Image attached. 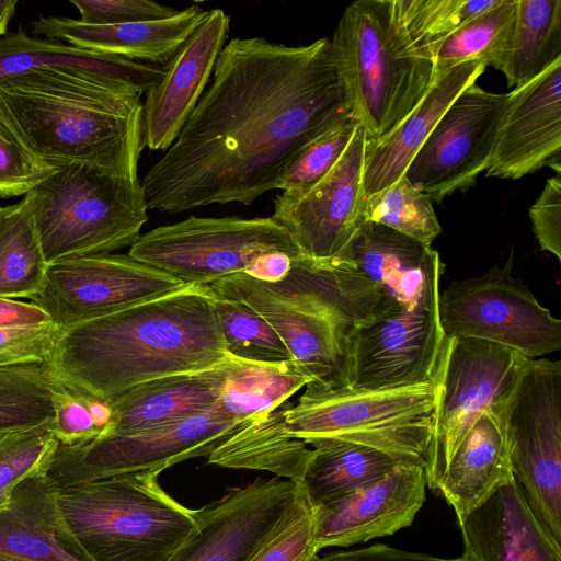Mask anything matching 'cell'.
Wrapping results in <instances>:
<instances>
[{"mask_svg": "<svg viewBox=\"0 0 561 561\" xmlns=\"http://www.w3.org/2000/svg\"><path fill=\"white\" fill-rule=\"evenodd\" d=\"M486 65L469 61L435 75L434 82L413 111L388 135L366 140L363 197L375 194L404 175L439 117L453 101L484 72Z\"/></svg>", "mask_w": 561, "mask_h": 561, "instance_id": "d4e9b609", "label": "cell"}, {"mask_svg": "<svg viewBox=\"0 0 561 561\" xmlns=\"http://www.w3.org/2000/svg\"><path fill=\"white\" fill-rule=\"evenodd\" d=\"M512 478L503 430L496 416L485 412L454 453L437 493L454 508L458 519Z\"/></svg>", "mask_w": 561, "mask_h": 561, "instance_id": "f1b7e54d", "label": "cell"}, {"mask_svg": "<svg viewBox=\"0 0 561 561\" xmlns=\"http://www.w3.org/2000/svg\"><path fill=\"white\" fill-rule=\"evenodd\" d=\"M330 46L347 105L370 141L391 133L435 79L433 60L413 51L398 31L390 0L351 3Z\"/></svg>", "mask_w": 561, "mask_h": 561, "instance_id": "5b68a950", "label": "cell"}, {"mask_svg": "<svg viewBox=\"0 0 561 561\" xmlns=\"http://www.w3.org/2000/svg\"><path fill=\"white\" fill-rule=\"evenodd\" d=\"M186 285L128 254H98L48 264L31 302L67 328L173 294Z\"/></svg>", "mask_w": 561, "mask_h": 561, "instance_id": "5bb4252c", "label": "cell"}, {"mask_svg": "<svg viewBox=\"0 0 561 561\" xmlns=\"http://www.w3.org/2000/svg\"><path fill=\"white\" fill-rule=\"evenodd\" d=\"M561 58V1L517 0L512 34L494 68L518 88Z\"/></svg>", "mask_w": 561, "mask_h": 561, "instance_id": "d6a6232c", "label": "cell"}, {"mask_svg": "<svg viewBox=\"0 0 561 561\" xmlns=\"http://www.w3.org/2000/svg\"><path fill=\"white\" fill-rule=\"evenodd\" d=\"M214 306L229 356L254 363L293 362L272 325L242 301L215 295Z\"/></svg>", "mask_w": 561, "mask_h": 561, "instance_id": "74e56055", "label": "cell"}, {"mask_svg": "<svg viewBox=\"0 0 561 561\" xmlns=\"http://www.w3.org/2000/svg\"><path fill=\"white\" fill-rule=\"evenodd\" d=\"M55 386L45 364L0 365V433L49 428Z\"/></svg>", "mask_w": 561, "mask_h": 561, "instance_id": "8d00e7d4", "label": "cell"}, {"mask_svg": "<svg viewBox=\"0 0 561 561\" xmlns=\"http://www.w3.org/2000/svg\"><path fill=\"white\" fill-rule=\"evenodd\" d=\"M268 252L301 255L271 217L190 216L140 234L128 255L185 285H209L234 273H245L259 255Z\"/></svg>", "mask_w": 561, "mask_h": 561, "instance_id": "9c48e42d", "label": "cell"}, {"mask_svg": "<svg viewBox=\"0 0 561 561\" xmlns=\"http://www.w3.org/2000/svg\"><path fill=\"white\" fill-rule=\"evenodd\" d=\"M305 387L296 404L283 405L290 437L306 445L314 439L360 444L425 465L437 381L389 390L333 389L316 382Z\"/></svg>", "mask_w": 561, "mask_h": 561, "instance_id": "52a82bcc", "label": "cell"}, {"mask_svg": "<svg viewBox=\"0 0 561 561\" xmlns=\"http://www.w3.org/2000/svg\"><path fill=\"white\" fill-rule=\"evenodd\" d=\"M16 0H0V38L7 35L8 25L16 10Z\"/></svg>", "mask_w": 561, "mask_h": 561, "instance_id": "816d5d0a", "label": "cell"}, {"mask_svg": "<svg viewBox=\"0 0 561 561\" xmlns=\"http://www.w3.org/2000/svg\"><path fill=\"white\" fill-rule=\"evenodd\" d=\"M360 219L389 227L431 247L442 228L432 201L403 175L394 184L363 199Z\"/></svg>", "mask_w": 561, "mask_h": 561, "instance_id": "f35d334b", "label": "cell"}, {"mask_svg": "<svg viewBox=\"0 0 561 561\" xmlns=\"http://www.w3.org/2000/svg\"><path fill=\"white\" fill-rule=\"evenodd\" d=\"M511 92L466 88L437 121L404 176L431 201L465 191L485 171Z\"/></svg>", "mask_w": 561, "mask_h": 561, "instance_id": "2e32d148", "label": "cell"}, {"mask_svg": "<svg viewBox=\"0 0 561 561\" xmlns=\"http://www.w3.org/2000/svg\"><path fill=\"white\" fill-rule=\"evenodd\" d=\"M60 331L53 321L0 328V365L46 364Z\"/></svg>", "mask_w": 561, "mask_h": 561, "instance_id": "f6af8a7d", "label": "cell"}, {"mask_svg": "<svg viewBox=\"0 0 561 561\" xmlns=\"http://www.w3.org/2000/svg\"><path fill=\"white\" fill-rule=\"evenodd\" d=\"M426 486L424 463L402 465L344 497L312 506L318 550L363 543L410 526Z\"/></svg>", "mask_w": 561, "mask_h": 561, "instance_id": "ffe728a7", "label": "cell"}, {"mask_svg": "<svg viewBox=\"0 0 561 561\" xmlns=\"http://www.w3.org/2000/svg\"><path fill=\"white\" fill-rule=\"evenodd\" d=\"M208 11L198 4L157 21L93 25L70 18L42 16L33 32L69 45L136 62L165 66Z\"/></svg>", "mask_w": 561, "mask_h": 561, "instance_id": "603a6c76", "label": "cell"}, {"mask_svg": "<svg viewBox=\"0 0 561 561\" xmlns=\"http://www.w3.org/2000/svg\"><path fill=\"white\" fill-rule=\"evenodd\" d=\"M55 382L48 430L58 443L79 445L105 435L112 422L111 402Z\"/></svg>", "mask_w": 561, "mask_h": 561, "instance_id": "60d3db41", "label": "cell"}, {"mask_svg": "<svg viewBox=\"0 0 561 561\" xmlns=\"http://www.w3.org/2000/svg\"><path fill=\"white\" fill-rule=\"evenodd\" d=\"M316 561H467L462 556L454 559L438 558L421 552L407 551L377 543L365 548L335 551Z\"/></svg>", "mask_w": 561, "mask_h": 561, "instance_id": "c3c4849f", "label": "cell"}, {"mask_svg": "<svg viewBox=\"0 0 561 561\" xmlns=\"http://www.w3.org/2000/svg\"><path fill=\"white\" fill-rule=\"evenodd\" d=\"M390 1L394 24L410 48L433 60L435 49L446 37L500 0Z\"/></svg>", "mask_w": 561, "mask_h": 561, "instance_id": "d590c367", "label": "cell"}, {"mask_svg": "<svg viewBox=\"0 0 561 561\" xmlns=\"http://www.w3.org/2000/svg\"><path fill=\"white\" fill-rule=\"evenodd\" d=\"M250 421H224L210 409L148 432L106 435L79 445L58 443L45 473L59 489L124 473L163 471L183 460L209 456Z\"/></svg>", "mask_w": 561, "mask_h": 561, "instance_id": "4fadbf2b", "label": "cell"}, {"mask_svg": "<svg viewBox=\"0 0 561 561\" xmlns=\"http://www.w3.org/2000/svg\"><path fill=\"white\" fill-rule=\"evenodd\" d=\"M318 552L314 511L298 485L293 505L250 561H316Z\"/></svg>", "mask_w": 561, "mask_h": 561, "instance_id": "7bdbcfd3", "label": "cell"}, {"mask_svg": "<svg viewBox=\"0 0 561 561\" xmlns=\"http://www.w3.org/2000/svg\"><path fill=\"white\" fill-rule=\"evenodd\" d=\"M56 170L57 167L26 149L0 123V197L25 196Z\"/></svg>", "mask_w": 561, "mask_h": 561, "instance_id": "ee69618b", "label": "cell"}, {"mask_svg": "<svg viewBox=\"0 0 561 561\" xmlns=\"http://www.w3.org/2000/svg\"><path fill=\"white\" fill-rule=\"evenodd\" d=\"M0 561H91L68 536L45 472L21 481L0 513Z\"/></svg>", "mask_w": 561, "mask_h": 561, "instance_id": "4316f807", "label": "cell"}, {"mask_svg": "<svg viewBox=\"0 0 561 561\" xmlns=\"http://www.w3.org/2000/svg\"><path fill=\"white\" fill-rule=\"evenodd\" d=\"M310 381L294 362L264 364L230 356L225 387L211 410L224 421H250L277 410Z\"/></svg>", "mask_w": 561, "mask_h": 561, "instance_id": "1f68e13d", "label": "cell"}, {"mask_svg": "<svg viewBox=\"0 0 561 561\" xmlns=\"http://www.w3.org/2000/svg\"><path fill=\"white\" fill-rule=\"evenodd\" d=\"M208 286L215 295L242 301L261 314L310 382L333 389L350 387L352 334L313 301L241 272Z\"/></svg>", "mask_w": 561, "mask_h": 561, "instance_id": "9a60e30c", "label": "cell"}, {"mask_svg": "<svg viewBox=\"0 0 561 561\" xmlns=\"http://www.w3.org/2000/svg\"><path fill=\"white\" fill-rule=\"evenodd\" d=\"M80 21L93 25H114L164 20L181 10L150 0H70Z\"/></svg>", "mask_w": 561, "mask_h": 561, "instance_id": "bcb514c9", "label": "cell"}, {"mask_svg": "<svg viewBox=\"0 0 561 561\" xmlns=\"http://www.w3.org/2000/svg\"><path fill=\"white\" fill-rule=\"evenodd\" d=\"M38 68L83 70L141 95L164 76V66L136 62L58 39L32 37L22 28L0 38V79Z\"/></svg>", "mask_w": 561, "mask_h": 561, "instance_id": "83f0119b", "label": "cell"}, {"mask_svg": "<svg viewBox=\"0 0 561 561\" xmlns=\"http://www.w3.org/2000/svg\"><path fill=\"white\" fill-rule=\"evenodd\" d=\"M298 485L313 507L344 497L412 462L374 447L333 439H314Z\"/></svg>", "mask_w": 561, "mask_h": 561, "instance_id": "f546056e", "label": "cell"}, {"mask_svg": "<svg viewBox=\"0 0 561 561\" xmlns=\"http://www.w3.org/2000/svg\"><path fill=\"white\" fill-rule=\"evenodd\" d=\"M208 285L62 328L45 364L59 385L108 402L160 377L229 358Z\"/></svg>", "mask_w": 561, "mask_h": 561, "instance_id": "7a4b0ae2", "label": "cell"}, {"mask_svg": "<svg viewBox=\"0 0 561 561\" xmlns=\"http://www.w3.org/2000/svg\"><path fill=\"white\" fill-rule=\"evenodd\" d=\"M141 94L91 72L38 68L0 79V123L38 158L140 184Z\"/></svg>", "mask_w": 561, "mask_h": 561, "instance_id": "3957f363", "label": "cell"}, {"mask_svg": "<svg viewBox=\"0 0 561 561\" xmlns=\"http://www.w3.org/2000/svg\"><path fill=\"white\" fill-rule=\"evenodd\" d=\"M47 266L28 197L0 207V298L38 294Z\"/></svg>", "mask_w": 561, "mask_h": 561, "instance_id": "836d02e7", "label": "cell"}, {"mask_svg": "<svg viewBox=\"0 0 561 561\" xmlns=\"http://www.w3.org/2000/svg\"><path fill=\"white\" fill-rule=\"evenodd\" d=\"M283 405L251 420L208 456V463L265 470L298 483L311 448L287 434Z\"/></svg>", "mask_w": 561, "mask_h": 561, "instance_id": "4dcf8cb0", "label": "cell"}, {"mask_svg": "<svg viewBox=\"0 0 561 561\" xmlns=\"http://www.w3.org/2000/svg\"><path fill=\"white\" fill-rule=\"evenodd\" d=\"M491 412L527 504L561 546V362L525 358L513 389Z\"/></svg>", "mask_w": 561, "mask_h": 561, "instance_id": "ba28073f", "label": "cell"}, {"mask_svg": "<svg viewBox=\"0 0 561 561\" xmlns=\"http://www.w3.org/2000/svg\"><path fill=\"white\" fill-rule=\"evenodd\" d=\"M298 484L257 478L195 510L197 527L169 561H250L293 505Z\"/></svg>", "mask_w": 561, "mask_h": 561, "instance_id": "ac0fdd59", "label": "cell"}, {"mask_svg": "<svg viewBox=\"0 0 561 561\" xmlns=\"http://www.w3.org/2000/svg\"><path fill=\"white\" fill-rule=\"evenodd\" d=\"M229 28L230 18L221 9L209 10L146 93L144 138L150 150L167 151L179 136L204 93Z\"/></svg>", "mask_w": 561, "mask_h": 561, "instance_id": "44dd1931", "label": "cell"}, {"mask_svg": "<svg viewBox=\"0 0 561 561\" xmlns=\"http://www.w3.org/2000/svg\"><path fill=\"white\" fill-rule=\"evenodd\" d=\"M57 446L48 427L0 433V513L21 481L46 471Z\"/></svg>", "mask_w": 561, "mask_h": 561, "instance_id": "ab89813d", "label": "cell"}, {"mask_svg": "<svg viewBox=\"0 0 561 561\" xmlns=\"http://www.w3.org/2000/svg\"><path fill=\"white\" fill-rule=\"evenodd\" d=\"M161 471L57 488L61 523L91 561H169L194 534L195 510L159 484Z\"/></svg>", "mask_w": 561, "mask_h": 561, "instance_id": "277c9868", "label": "cell"}, {"mask_svg": "<svg viewBox=\"0 0 561 561\" xmlns=\"http://www.w3.org/2000/svg\"><path fill=\"white\" fill-rule=\"evenodd\" d=\"M351 119L328 38L300 46L233 38L179 136L145 175L147 207L175 214L250 205L275 188L301 148Z\"/></svg>", "mask_w": 561, "mask_h": 561, "instance_id": "6da1fadb", "label": "cell"}, {"mask_svg": "<svg viewBox=\"0 0 561 561\" xmlns=\"http://www.w3.org/2000/svg\"><path fill=\"white\" fill-rule=\"evenodd\" d=\"M533 231L543 251L561 260V174L546 181L545 187L529 208Z\"/></svg>", "mask_w": 561, "mask_h": 561, "instance_id": "7dc6e473", "label": "cell"}, {"mask_svg": "<svg viewBox=\"0 0 561 561\" xmlns=\"http://www.w3.org/2000/svg\"><path fill=\"white\" fill-rule=\"evenodd\" d=\"M229 365L230 356L209 369L169 375L134 387L111 402L112 422L103 436L148 432L209 411L221 394Z\"/></svg>", "mask_w": 561, "mask_h": 561, "instance_id": "cb8c5ba5", "label": "cell"}, {"mask_svg": "<svg viewBox=\"0 0 561 561\" xmlns=\"http://www.w3.org/2000/svg\"><path fill=\"white\" fill-rule=\"evenodd\" d=\"M457 520L467 561H561L514 478Z\"/></svg>", "mask_w": 561, "mask_h": 561, "instance_id": "7402d4cb", "label": "cell"}, {"mask_svg": "<svg viewBox=\"0 0 561 561\" xmlns=\"http://www.w3.org/2000/svg\"><path fill=\"white\" fill-rule=\"evenodd\" d=\"M336 256L351 262L393 306L405 308L417 302L432 274L445 266L431 247L373 221L362 222Z\"/></svg>", "mask_w": 561, "mask_h": 561, "instance_id": "484cf974", "label": "cell"}, {"mask_svg": "<svg viewBox=\"0 0 561 561\" xmlns=\"http://www.w3.org/2000/svg\"><path fill=\"white\" fill-rule=\"evenodd\" d=\"M366 131L359 124L331 171L299 195L278 194L271 218L290 237L300 254L314 261L339 255L362 225Z\"/></svg>", "mask_w": 561, "mask_h": 561, "instance_id": "e0dca14e", "label": "cell"}, {"mask_svg": "<svg viewBox=\"0 0 561 561\" xmlns=\"http://www.w3.org/2000/svg\"><path fill=\"white\" fill-rule=\"evenodd\" d=\"M358 125L355 119L347 121L301 148L278 178L275 188L299 195L313 187L340 160Z\"/></svg>", "mask_w": 561, "mask_h": 561, "instance_id": "b9f144b4", "label": "cell"}, {"mask_svg": "<svg viewBox=\"0 0 561 561\" xmlns=\"http://www.w3.org/2000/svg\"><path fill=\"white\" fill-rule=\"evenodd\" d=\"M293 259L282 252L263 253L251 263L245 274L262 282L276 283L287 274Z\"/></svg>", "mask_w": 561, "mask_h": 561, "instance_id": "f907efd6", "label": "cell"}, {"mask_svg": "<svg viewBox=\"0 0 561 561\" xmlns=\"http://www.w3.org/2000/svg\"><path fill=\"white\" fill-rule=\"evenodd\" d=\"M51 322L50 317L37 305L0 298V328L37 325Z\"/></svg>", "mask_w": 561, "mask_h": 561, "instance_id": "681fc988", "label": "cell"}, {"mask_svg": "<svg viewBox=\"0 0 561 561\" xmlns=\"http://www.w3.org/2000/svg\"><path fill=\"white\" fill-rule=\"evenodd\" d=\"M513 256L478 277L451 282L439 294L448 337L484 340L527 358L561 350V320L512 275Z\"/></svg>", "mask_w": 561, "mask_h": 561, "instance_id": "30bf717a", "label": "cell"}, {"mask_svg": "<svg viewBox=\"0 0 561 561\" xmlns=\"http://www.w3.org/2000/svg\"><path fill=\"white\" fill-rule=\"evenodd\" d=\"M525 358L484 340L447 339L437 379L434 431L425 457L426 485L433 492H437L469 430L511 392Z\"/></svg>", "mask_w": 561, "mask_h": 561, "instance_id": "8fae6325", "label": "cell"}, {"mask_svg": "<svg viewBox=\"0 0 561 561\" xmlns=\"http://www.w3.org/2000/svg\"><path fill=\"white\" fill-rule=\"evenodd\" d=\"M444 268L432 274L413 307H400L353 332L352 389L389 390L437 381L448 339L439 319Z\"/></svg>", "mask_w": 561, "mask_h": 561, "instance_id": "7c38bea8", "label": "cell"}, {"mask_svg": "<svg viewBox=\"0 0 561 561\" xmlns=\"http://www.w3.org/2000/svg\"><path fill=\"white\" fill-rule=\"evenodd\" d=\"M26 196L47 264L131 247L148 220L141 183L85 163L57 165Z\"/></svg>", "mask_w": 561, "mask_h": 561, "instance_id": "8992f818", "label": "cell"}, {"mask_svg": "<svg viewBox=\"0 0 561 561\" xmlns=\"http://www.w3.org/2000/svg\"><path fill=\"white\" fill-rule=\"evenodd\" d=\"M561 58L511 91L486 176L517 180L549 167L561 174Z\"/></svg>", "mask_w": 561, "mask_h": 561, "instance_id": "d6986e66", "label": "cell"}, {"mask_svg": "<svg viewBox=\"0 0 561 561\" xmlns=\"http://www.w3.org/2000/svg\"><path fill=\"white\" fill-rule=\"evenodd\" d=\"M516 4L517 0H500L446 37L433 55L435 75L469 61L494 67L512 34Z\"/></svg>", "mask_w": 561, "mask_h": 561, "instance_id": "e575fe53", "label": "cell"}]
</instances>
